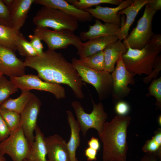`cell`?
<instances>
[{"mask_svg":"<svg viewBox=\"0 0 161 161\" xmlns=\"http://www.w3.org/2000/svg\"><path fill=\"white\" fill-rule=\"evenodd\" d=\"M11 132L0 113V142L7 138Z\"/></svg>","mask_w":161,"mask_h":161,"instance_id":"obj_37","label":"cell"},{"mask_svg":"<svg viewBox=\"0 0 161 161\" xmlns=\"http://www.w3.org/2000/svg\"><path fill=\"white\" fill-rule=\"evenodd\" d=\"M31 146L26 138L23 130L20 126L9 136L0 142V153L7 154L13 161H23L27 159Z\"/></svg>","mask_w":161,"mask_h":161,"instance_id":"obj_9","label":"cell"},{"mask_svg":"<svg viewBox=\"0 0 161 161\" xmlns=\"http://www.w3.org/2000/svg\"><path fill=\"white\" fill-rule=\"evenodd\" d=\"M72 63L83 82L92 85L95 88L100 100L108 99L112 95L113 80L111 73L89 68L73 57Z\"/></svg>","mask_w":161,"mask_h":161,"instance_id":"obj_4","label":"cell"},{"mask_svg":"<svg viewBox=\"0 0 161 161\" xmlns=\"http://www.w3.org/2000/svg\"><path fill=\"white\" fill-rule=\"evenodd\" d=\"M133 2L132 0L123 1L115 7H103L97 5L94 8H89L84 10L89 13L93 17L100 19L105 23H112L120 27L121 19L118 12L130 5Z\"/></svg>","mask_w":161,"mask_h":161,"instance_id":"obj_16","label":"cell"},{"mask_svg":"<svg viewBox=\"0 0 161 161\" xmlns=\"http://www.w3.org/2000/svg\"><path fill=\"white\" fill-rule=\"evenodd\" d=\"M33 95L30 91H22L17 98L13 99L9 97L3 102L0 105V109L12 111L20 114Z\"/></svg>","mask_w":161,"mask_h":161,"instance_id":"obj_24","label":"cell"},{"mask_svg":"<svg viewBox=\"0 0 161 161\" xmlns=\"http://www.w3.org/2000/svg\"><path fill=\"white\" fill-rule=\"evenodd\" d=\"M148 89V92L146 94V96L148 97L152 96L154 97L156 100L155 105L161 109V77L152 80Z\"/></svg>","mask_w":161,"mask_h":161,"instance_id":"obj_31","label":"cell"},{"mask_svg":"<svg viewBox=\"0 0 161 161\" xmlns=\"http://www.w3.org/2000/svg\"><path fill=\"white\" fill-rule=\"evenodd\" d=\"M41 105L39 98L33 94L20 114V126L31 146L34 141L33 133L37 125V118Z\"/></svg>","mask_w":161,"mask_h":161,"instance_id":"obj_12","label":"cell"},{"mask_svg":"<svg viewBox=\"0 0 161 161\" xmlns=\"http://www.w3.org/2000/svg\"><path fill=\"white\" fill-rule=\"evenodd\" d=\"M2 1L9 8L13 2V0H4Z\"/></svg>","mask_w":161,"mask_h":161,"instance_id":"obj_44","label":"cell"},{"mask_svg":"<svg viewBox=\"0 0 161 161\" xmlns=\"http://www.w3.org/2000/svg\"><path fill=\"white\" fill-rule=\"evenodd\" d=\"M73 32L67 30L55 31L37 27L34 30V34L44 41L48 46V50L51 51L64 49L70 45L74 46L78 50L83 42Z\"/></svg>","mask_w":161,"mask_h":161,"instance_id":"obj_8","label":"cell"},{"mask_svg":"<svg viewBox=\"0 0 161 161\" xmlns=\"http://www.w3.org/2000/svg\"><path fill=\"white\" fill-rule=\"evenodd\" d=\"M161 50L154 48L149 41L140 49L128 48L122 58L127 69L133 76L143 74L147 76L154 69Z\"/></svg>","mask_w":161,"mask_h":161,"instance_id":"obj_3","label":"cell"},{"mask_svg":"<svg viewBox=\"0 0 161 161\" xmlns=\"http://www.w3.org/2000/svg\"><path fill=\"white\" fill-rule=\"evenodd\" d=\"M140 161H157L156 156L153 154L146 153L142 158Z\"/></svg>","mask_w":161,"mask_h":161,"instance_id":"obj_42","label":"cell"},{"mask_svg":"<svg viewBox=\"0 0 161 161\" xmlns=\"http://www.w3.org/2000/svg\"><path fill=\"white\" fill-rule=\"evenodd\" d=\"M121 0H69L67 1L79 9L85 10L93 6L102 4H109L118 6Z\"/></svg>","mask_w":161,"mask_h":161,"instance_id":"obj_27","label":"cell"},{"mask_svg":"<svg viewBox=\"0 0 161 161\" xmlns=\"http://www.w3.org/2000/svg\"><path fill=\"white\" fill-rule=\"evenodd\" d=\"M148 0H134L128 7L121 10L118 14L126 16V20L121 27L119 32L116 35L118 39L122 41L128 35L129 31L135 18L140 10L147 3Z\"/></svg>","mask_w":161,"mask_h":161,"instance_id":"obj_19","label":"cell"},{"mask_svg":"<svg viewBox=\"0 0 161 161\" xmlns=\"http://www.w3.org/2000/svg\"><path fill=\"white\" fill-rule=\"evenodd\" d=\"M158 144L161 145V129L159 128L155 131L154 135L151 138Z\"/></svg>","mask_w":161,"mask_h":161,"instance_id":"obj_43","label":"cell"},{"mask_svg":"<svg viewBox=\"0 0 161 161\" xmlns=\"http://www.w3.org/2000/svg\"><path fill=\"white\" fill-rule=\"evenodd\" d=\"M142 149L145 153H152L156 156L161 157V145L152 138L146 142Z\"/></svg>","mask_w":161,"mask_h":161,"instance_id":"obj_32","label":"cell"},{"mask_svg":"<svg viewBox=\"0 0 161 161\" xmlns=\"http://www.w3.org/2000/svg\"><path fill=\"white\" fill-rule=\"evenodd\" d=\"M4 155L0 153V161H7Z\"/></svg>","mask_w":161,"mask_h":161,"instance_id":"obj_45","label":"cell"},{"mask_svg":"<svg viewBox=\"0 0 161 161\" xmlns=\"http://www.w3.org/2000/svg\"><path fill=\"white\" fill-rule=\"evenodd\" d=\"M34 142L27 160L28 161H47V149L44 135L37 125L35 130Z\"/></svg>","mask_w":161,"mask_h":161,"instance_id":"obj_22","label":"cell"},{"mask_svg":"<svg viewBox=\"0 0 161 161\" xmlns=\"http://www.w3.org/2000/svg\"><path fill=\"white\" fill-rule=\"evenodd\" d=\"M84 152L88 161H93L96 160L97 151L88 147L85 149Z\"/></svg>","mask_w":161,"mask_h":161,"instance_id":"obj_39","label":"cell"},{"mask_svg":"<svg viewBox=\"0 0 161 161\" xmlns=\"http://www.w3.org/2000/svg\"><path fill=\"white\" fill-rule=\"evenodd\" d=\"M83 64L91 69L103 71L104 69V60L103 50L90 55L78 59Z\"/></svg>","mask_w":161,"mask_h":161,"instance_id":"obj_26","label":"cell"},{"mask_svg":"<svg viewBox=\"0 0 161 161\" xmlns=\"http://www.w3.org/2000/svg\"><path fill=\"white\" fill-rule=\"evenodd\" d=\"M24 62L18 58L12 50L0 46V72L10 77H19L24 74Z\"/></svg>","mask_w":161,"mask_h":161,"instance_id":"obj_13","label":"cell"},{"mask_svg":"<svg viewBox=\"0 0 161 161\" xmlns=\"http://www.w3.org/2000/svg\"><path fill=\"white\" fill-rule=\"evenodd\" d=\"M87 144L91 148L98 151L100 148V144L98 138L92 136L88 141Z\"/></svg>","mask_w":161,"mask_h":161,"instance_id":"obj_40","label":"cell"},{"mask_svg":"<svg viewBox=\"0 0 161 161\" xmlns=\"http://www.w3.org/2000/svg\"><path fill=\"white\" fill-rule=\"evenodd\" d=\"M3 75L0 72V78L1 77V76L2 75Z\"/></svg>","mask_w":161,"mask_h":161,"instance_id":"obj_47","label":"cell"},{"mask_svg":"<svg viewBox=\"0 0 161 161\" xmlns=\"http://www.w3.org/2000/svg\"><path fill=\"white\" fill-rule=\"evenodd\" d=\"M23 161H28L27 159H25Z\"/></svg>","mask_w":161,"mask_h":161,"instance_id":"obj_48","label":"cell"},{"mask_svg":"<svg viewBox=\"0 0 161 161\" xmlns=\"http://www.w3.org/2000/svg\"><path fill=\"white\" fill-rule=\"evenodd\" d=\"M34 3L44 6L59 10L78 21L86 22L92 21V16L86 11L76 8L64 0H35Z\"/></svg>","mask_w":161,"mask_h":161,"instance_id":"obj_14","label":"cell"},{"mask_svg":"<svg viewBox=\"0 0 161 161\" xmlns=\"http://www.w3.org/2000/svg\"><path fill=\"white\" fill-rule=\"evenodd\" d=\"M120 29L117 25L107 23L103 24L97 19L94 25L89 26L88 31H83L80 33L79 37L81 40L88 41L98 37L116 35Z\"/></svg>","mask_w":161,"mask_h":161,"instance_id":"obj_20","label":"cell"},{"mask_svg":"<svg viewBox=\"0 0 161 161\" xmlns=\"http://www.w3.org/2000/svg\"><path fill=\"white\" fill-rule=\"evenodd\" d=\"M0 113L11 132L20 126V114L13 111L0 109Z\"/></svg>","mask_w":161,"mask_h":161,"instance_id":"obj_30","label":"cell"},{"mask_svg":"<svg viewBox=\"0 0 161 161\" xmlns=\"http://www.w3.org/2000/svg\"><path fill=\"white\" fill-rule=\"evenodd\" d=\"M35 0H13L9 8L11 27L17 31L24 25L29 12Z\"/></svg>","mask_w":161,"mask_h":161,"instance_id":"obj_17","label":"cell"},{"mask_svg":"<svg viewBox=\"0 0 161 161\" xmlns=\"http://www.w3.org/2000/svg\"><path fill=\"white\" fill-rule=\"evenodd\" d=\"M66 113L67 121L70 126L71 132L69 140L67 143L70 160L78 161L76 156V152L80 145V132L81 131L80 129L72 112L70 111H67Z\"/></svg>","mask_w":161,"mask_h":161,"instance_id":"obj_23","label":"cell"},{"mask_svg":"<svg viewBox=\"0 0 161 161\" xmlns=\"http://www.w3.org/2000/svg\"><path fill=\"white\" fill-rule=\"evenodd\" d=\"M150 42L152 47L156 49H161V35L154 34Z\"/></svg>","mask_w":161,"mask_h":161,"instance_id":"obj_38","label":"cell"},{"mask_svg":"<svg viewBox=\"0 0 161 161\" xmlns=\"http://www.w3.org/2000/svg\"><path fill=\"white\" fill-rule=\"evenodd\" d=\"M158 123L159 125L161 126V115H160L158 119Z\"/></svg>","mask_w":161,"mask_h":161,"instance_id":"obj_46","label":"cell"},{"mask_svg":"<svg viewBox=\"0 0 161 161\" xmlns=\"http://www.w3.org/2000/svg\"><path fill=\"white\" fill-rule=\"evenodd\" d=\"M116 64L111 73L113 80L111 95L113 102L116 103L129 95L131 89L128 85H134L135 80L134 76L126 68L122 56Z\"/></svg>","mask_w":161,"mask_h":161,"instance_id":"obj_11","label":"cell"},{"mask_svg":"<svg viewBox=\"0 0 161 161\" xmlns=\"http://www.w3.org/2000/svg\"><path fill=\"white\" fill-rule=\"evenodd\" d=\"M16 49L19 54L23 56L32 57L38 55L31 45L22 34L20 33L16 41Z\"/></svg>","mask_w":161,"mask_h":161,"instance_id":"obj_28","label":"cell"},{"mask_svg":"<svg viewBox=\"0 0 161 161\" xmlns=\"http://www.w3.org/2000/svg\"><path fill=\"white\" fill-rule=\"evenodd\" d=\"M92 102L93 109L90 113L85 112L79 101H74L71 103L76 117L77 122L84 137L86 136L88 130L91 128L96 129L98 134H100L108 117V114L105 111L103 104L101 102L96 104L92 98Z\"/></svg>","mask_w":161,"mask_h":161,"instance_id":"obj_7","label":"cell"},{"mask_svg":"<svg viewBox=\"0 0 161 161\" xmlns=\"http://www.w3.org/2000/svg\"><path fill=\"white\" fill-rule=\"evenodd\" d=\"M28 37L30 39V42L35 49L38 55H42L44 53L43 46L39 37L36 35H30Z\"/></svg>","mask_w":161,"mask_h":161,"instance_id":"obj_35","label":"cell"},{"mask_svg":"<svg viewBox=\"0 0 161 161\" xmlns=\"http://www.w3.org/2000/svg\"><path fill=\"white\" fill-rule=\"evenodd\" d=\"M131 120L129 116L117 115L105 122L98 134L103 143V161H127V130Z\"/></svg>","mask_w":161,"mask_h":161,"instance_id":"obj_2","label":"cell"},{"mask_svg":"<svg viewBox=\"0 0 161 161\" xmlns=\"http://www.w3.org/2000/svg\"><path fill=\"white\" fill-rule=\"evenodd\" d=\"M10 80L21 91L35 89L46 91L53 94L58 99L66 97L65 89L61 84L46 82L38 75L24 74L21 76L10 77Z\"/></svg>","mask_w":161,"mask_h":161,"instance_id":"obj_10","label":"cell"},{"mask_svg":"<svg viewBox=\"0 0 161 161\" xmlns=\"http://www.w3.org/2000/svg\"><path fill=\"white\" fill-rule=\"evenodd\" d=\"M147 3L154 10L157 11L161 9V0H148Z\"/></svg>","mask_w":161,"mask_h":161,"instance_id":"obj_41","label":"cell"},{"mask_svg":"<svg viewBox=\"0 0 161 161\" xmlns=\"http://www.w3.org/2000/svg\"><path fill=\"white\" fill-rule=\"evenodd\" d=\"M157 12L152 10L147 3L143 14L138 21L136 26L123 40V42L127 49L130 47L140 49L149 42L154 34L152 31V22Z\"/></svg>","mask_w":161,"mask_h":161,"instance_id":"obj_6","label":"cell"},{"mask_svg":"<svg viewBox=\"0 0 161 161\" xmlns=\"http://www.w3.org/2000/svg\"><path fill=\"white\" fill-rule=\"evenodd\" d=\"M115 111L117 115L126 116L130 110V106L126 102L121 100L116 103L115 106Z\"/></svg>","mask_w":161,"mask_h":161,"instance_id":"obj_36","label":"cell"},{"mask_svg":"<svg viewBox=\"0 0 161 161\" xmlns=\"http://www.w3.org/2000/svg\"><path fill=\"white\" fill-rule=\"evenodd\" d=\"M0 24L11 27L9 8L1 0H0Z\"/></svg>","mask_w":161,"mask_h":161,"instance_id":"obj_33","label":"cell"},{"mask_svg":"<svg viewBox=\"0 0 161 161\" xmlns=\"http://www.w3.org/2000/svg\"><path fill=\"white\" fill-rule=\"evenodd\" d=\"M118 38L116 35L101 37L92 39L82 42L77 54L80 58L87 57L103 50L110 44L115 42Z\"/></svg>","mask_w":161,"mask_h":161,"instance_id":"obj_18","label":"cell"},{"mask_svg":"<svg viewBox=\"0 0 161 161\" xmlns=\"http://www.w3.org/2000/svg\"><path fill=\"white\" fill-rule=\"evenodd\" d=\"M47 149V161H71L67 142L55 134L45 137Z\"/></svg>","mask_w":161,"mask_h":161,"instance_id":"obj_15","label":"cell"},{"mask_svg":"<svg viewBox=\"0 0 161 161\" xmlns=\"http://www.w3.org/2000/svg\"><path fill=\"white\" fill-rule=\"evenodd\" d=\"M17 88L4 75L0 78V105L12 94L18 90Z\"/></svg>","mask_w":161,"mask_h":161,"instance_id":"obj_29","label":"cell"},{"mask_svg":"<svg viewBox=\"0 0 161 161\" xmlns=\"http://www.w3.org/2000/svg\"><path fill=\"white\" fill-rule=\"evenodd\" d=\"M20 33L11 27L0 24V46L14 52L17 50L16 41Z\"/></svg>","mask_w":161,"mask_h":161,"instance_id":"obj_25","label":"cell"},{"mask_svg":"<svg viewBox=\"0 0 161 161\" xmlns=\"http://www.w3.org/2000/svg\"><path fill=\"white\" fill-rule=\"evenodd\" d=\"M161 70V56L159 55L158 56L155 64L154 67L151 73L143 78V81L145 84L149 83L154 79L157 78Z\"/></svg>","mask_w":161,"mask_h":161,"instance_id":"obj_34","label":"cell"},{"mask_svg":"<svg viewBox=\"0 0 161 161\" xmlns=\"http://www.w3.org/2000/svg\"><path fill=\"white\" fill-rule=\"evenodd\" d=\"M25 66L34 69L46 82L69 86L78 98L84 97L83 81L72 63L61 53L48 50L41 55L25 58Z\"/></svg>","mask_w":161,"mask_h":161,"instance_id":"obj_1","label":"cell"},{"mask_svg":"<svg viewBox=\"0 0 161 161\" xmlns=\"http://www.w3.org/2000/svg\"><path fill=\"white\" fill-rule=\"evenodd\" d=\"M127 50L123 42L119 39L107 46L103 50L104 70L112 72L115 69V64L117 61L126 52Z\"/></svg>","mask_w":161,"mask_h":161,"instance_id":"obj_21","label":"cell"},{"mask_svg":"<svg viewBox=\"0 0 161 161\" xmlns=\"http://www.w3.org/2000/svg\"><path fill=\"white\" fill-rule=\"evenodd\" d=\"M32 21L36 27L50 28L55 31H74L79 25L78 21L63 11L44 6L37 12Z\"/></svg>","mask_w":161,"mask_h":161,"instance_id":"obj_5","label":"cell"}]
</instances>
